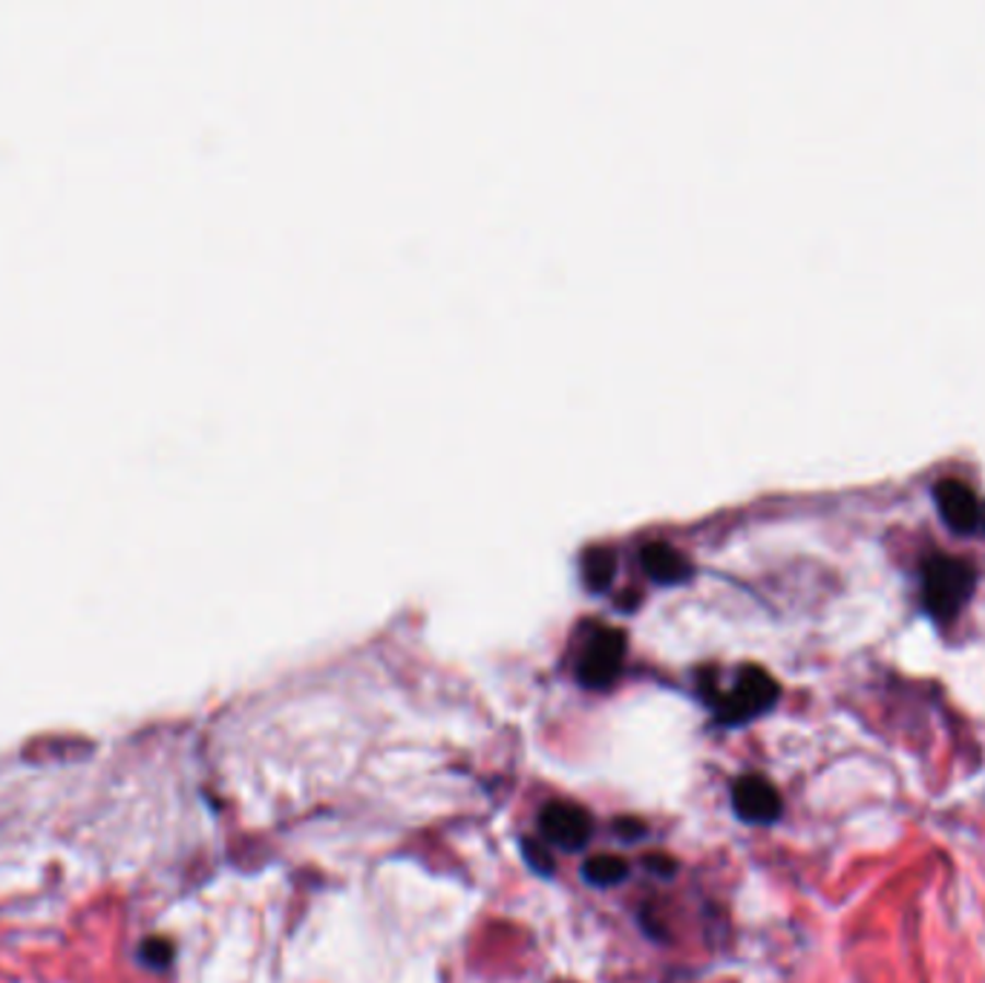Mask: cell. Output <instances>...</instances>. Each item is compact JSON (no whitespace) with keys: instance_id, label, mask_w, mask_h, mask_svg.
Segmentation results:
<instances>
[{"instance_id":"cell-7","label":"cell","mask_w":985,"mask_h":983,"mask_svg":"<svg viewBox=\"0 0 985 983\" xmlns=\"http://www.w3.org/2000/svg\"><path fill=\"white\" fill-rule=\"evenodd\" d=\"M643 565H646L648 574L655 580H660V583H675V580L687 577L689 571L687 560H683L675 548L666 546V542H652V546H646V551H643Z\"/></svg>"},{"instance_id":"cell-6","label":"cell","mask_w":985,"mask_h":983,"mask_svg":"<svg viewBox=\"0 0 985 983\" xmlns=\"http://www.w3.org/2000/svg\"><path fill=\"white\" fill-rule=\"evenodd\" d=\"M937 502L939 511L946 516L948 525H954L957 531H971L980 519V502L977 496L957 479L937 484Z\"/></svg>"},{"instance_id":"cell-1","label":"cell","mask_w":985,"mask_h":983,"mask_svg":"<svg viewBox=\"0 0 985 983\" xmlns=\"http://www.w3.org/2000/svg\"><path fill=\"white\" fill-rule=\"evenodd\" d=\"M775 698H778V683L761 666H743L732 690L717 698L720 722H752V718H758V715L766 713L775 704Z\"/></svg>"},{"instance_id":"cell-10","label":"cell","mask_w":985,"mask_h":983,"mask_svg":"<svg viewBox=\"0 0 985 983\" xmlns=\"http://www.w3.org/2000/svg\"><path fill=\"white\" fill-rule=\"evenodd\" d=\"M611 574H614V560H611V557L602 554V551H599V554L588 557V565H585V577H588V583H591L594 588L606 586L608 580H611Z\"/></svg>"},{"instance_id":"cell-11","label":"cell","mask_w":985,"mask_h":983,"mask_svg":"<svg viewBox=\"0 0 985 983\" xmlns=\"http://www.w3.org/2000/svg\"><path fill=\"white\" fill-rule=\"evenodd\" d=\"M525 856H528V859H530V868H537V871H542V874H551L553 871L551 854H548V851H544V845H539V842L525 840Z\"/></svg>"},{"instance_id":"cell-3","label":"cell","mask_w":985,"mask_h":983,"mask_svg":"<svg viewBox=\"0 0 985 983\" xmlns=\"http://www.w3.org/2000/svg\"><path fill=\"white\" fill-rule=\"evenodd\" d=\"M971 583H974V574L962 560L937 557L925 569V606L937 618H951L971 595Z\"/></svg>"},{"instance_id":"cell-2","label":"cell","mask_w":985,"mask_h":983,"mask_svg":"<svg viewBox=\"0 0 985 983\" xmlns=\"http://www.w3.org/2000/svg\"><path fill=\"white\" fill-rule=\"evenodd\" d=\"M625 658V637L617 629L599 627L588 634L585 650L579 655L576 666V678L588 690H608L617 681V675L623 669Z\"/></svg>"},{"instance_id":"cell-12","label":"cell","mask_w":985,"mask_h":983,"mask_svg":"<svg viewBox=\"0 0 985 983\" xmlns=\"http://www.w3.org/2000/svg\"><path fill=\"white\" fill-rule=\"evenodd\" d=\"M648 868H652V871H660V874H666V877H671V874L678 871V865H675V859H671V856H648Z\"/></svg>"},{"instance_id":"cell-9","label":"cell","mask_w":985,"mask_h":983,"mask_svg":"<svg viewBox=\"0 0 985 983\" xmlns=\"http://www.w3.org/2000/svg\"><path fill=\"white\" fill-rule=\"evenodd\" d=\"M142 960L153 969H165L174 960V944L165 937H148L142 944Z\"/></svg>"},{"instance_id":"cell-5","label":"cell","mask_w":985,"mask_h":983,"mask_svg":"<svg viewBox=\"0 0 985 983\" xmlns=\"http://www.w3.org/2000/svg\"><path fill=\"white\" fill-rule=\"evenodd\" d=\"M732 805L743 822H775L781 814V796L764 776H741L732 787Z\"/></svg>"},{"instance_id":"cell-4","label":"cell","mask_w":985,"mask_h":983,"mask_svg":"<svg viewBox=\"0 0 985 983\" xmlns=\"http://www.w3.org/2000/svg\"><path fill=\"white\" fill-rule=\"evenodd\" d=\"M539 824H542L544 840L562 851H579L585 842L591 840L594 833L591 814L579 808V805H574V801H551V805H544Z\"/></svg>"},{"instance_id":"cell-8","label":"cell","mask_w":985,"mask_h":983,"mask_svg":"<svg viewBox=\"0 0 985 983\" xmlns=\"http://www.w3.org/2000/svg\"><path fill=\"white\" fill-rule=\"evenodd\" d=\"M583 877L591 886H617V882H623L629 877V863L620 859V856H608V854H599L591 856L583 868Z\"/></svg>"}]
</instances>
